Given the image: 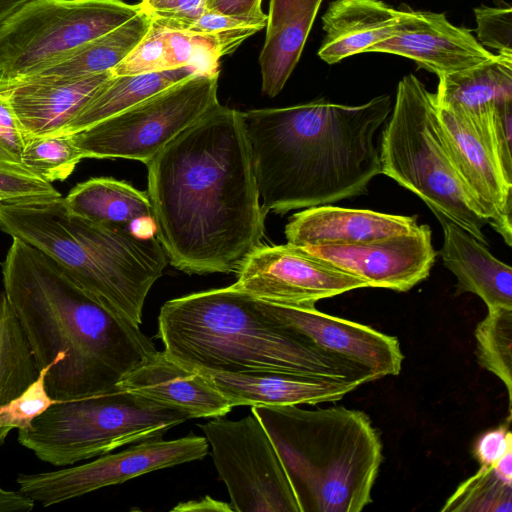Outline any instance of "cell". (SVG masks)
I'll return each instance as SVG.
<instances>
[{
	"label": "cell",
	"mask_w": 512,
	"mask_h": 512,
	"mask_svg": "<svg viewBox=\"0 0 512 512\" xmlns=\"http://www.w3.org/2000/svg\"><path fill=\"white\" fill-rule=\"evenodd\" d=\"M156 238L188 274L237 272L264 237L242 112L218 104L147 164Z\"/></svg>",
	"instance_id": "1"
},
{
	"label": "cell",
	"mask_w": 512,
	"mask_h": 512,
	"mask_svg": "<svg viewBox=\"0 0 512 512\" xmlns=\"http://www.w3.org/2000/svg\"><path fill=\"white\" fill-rule=\"evenodd\" d=\"M6 297L55 401L115 387L158 350L140 325L107 310L40 249L18 239L1 262Z\"/></svg>",
	"instance_id": "2"
},
{
	"label": "cell",
	"mask_w": 512,
	"mask_h": 512,
	"mask_svg": "<svg viewBox=\"0 0 512 512\" xmlns=\"http://www.w3.org/2000/svg\"><path fill=\"white\" fill-rule=\"evenodd\" d=\"M392 106L380 95L357 106L317 99L242 112L263 210L285 214L367 194L381 173L374 137Z\"/></svg>",
	"instance_id": "3"
},
{
	"label": "cell",
	"mask_w": 512,
	"mask_h": 512,
	"mask_svg": "<svg viewBox=\"0 0 512 512\" xmlns=\"http://www.w3.org/2000/svg\"><path fill=\"white\" fill-rule=\"evenodd\" d=\"M157 336L170 357L194 369L325 377L361 385L376 380L368 368L317 347L232 286L165 302Z\"/></svg>",
	"instance_id": "4"
},
{
	"label": "cell",
	"mask_w": 512,
	"mask_h": 512,
	"mask_svg": "<svg viewBox=\"0 0 512 512\" xmlns=\"http://www.w3.org/2000/svg\"><path fill=\"white\" fill-rule=\"evenodd\" d=\"M0 230L52 257L96 302L138 325L168 263L156 237L73 215L61 196L0 203Z\"/></svg>",
	"instance_id": "5"
},
{
	"label": "cell",
	"mask_w": 512,
	"mask_h": 512,
	"mask_svg": "<svg viewBox=\"0 0 512 512\" xmlns=\"http://www.w3.org/2000/svg\"><path fill=\"white\" fill-rule=\"evenodd\" d=\"M270 437L299 512H360L382 462L369 417L343 406H251Z\"/></svg>",
	"instance_id": "6"
},
{
	"label": "cell",
	"mask_w": 512,
	"mask_h": 512,
	"mask_svg": "<svg viewBox=\"0 0 512 512\" xmlns=\"http://www.w3.org/2000/svg\"><path fill=\"white\" fill-rule=\"evenodd\" d=\"M379 148L381 173L418 196L438 220L484 244L489 224L456 171L440 132L434 94L413 74L400 80Z\"/></svg>",
	"instance_id": "7"
},
{
	"label": "cell",
	"mask_w": 512,
	"mask_h": 512,
	"mask_svg": "<svg viewBox=\"0 0 512 512\" xmlns=\"http://www.w3.org/2000/svg\"><path fill=\"white\" fill-rule=\"evenodd\" d=\"M190 419L175 408L118 385L97 394L58 401L18 430L17 440L41 461L66 467L116 448L159 439Z\"/></svg>",
	"instance_id": "8"
},
{
	"label": "cell",
	"mask_w": 512,
	"mask_h": 512,
	"mask_svg": "<svg viewBox=\"0 0 512 512\" xmlns=\"http://www.w3.org/2000/svg\"><path fill=\"white\" fill-rule=\"evenodd\" d=\"M141 10L123 0H29L0 25V92Z\"/></svg>",
	"instance_id": "9"
},
{
	"label": "cell",
	"mask_w": 512,
	"mask_h": 512,
	"mask_svg": "<svg viewBox=\"0 0 512 512\" xmlns=\"http://www.w3.org/2000/svg\"><path fill=\"white\" fill-rule=\"evenodd\" d=\"M218 77L194 74L95 125L72 134L84 158L147 164L219 103Z\"/></svg>",
	"instance_id": "10"
},
{
	"label": "cell",
	"mask_w": 512,
	"mask_h": 512,
	"mask_svg": "<svg viewBox=\"0 0 512 512\" xmlns=\"http://www.w3.org/2000/svg\"><path fill=\"white\" fill-rule=\"evenodd\" d=\"M233 511L299 512L276 449L254 414L199 424Z\"/></svg>",
	"instance_id": "11"
},
{
	"label": "cell",
	"mask_w": 512,
	"mask_h": 512,
	"mask_svg": "<svg viewBox=\"0 0 512 512\" xmlns=\"http://www.w3.org/2000/svg\"><path fill=\"white\" fill-rule=\"evenodd\" d=\"M208 448L206 438L193 433L173 440L150 439L85 464L19 474L16 483L22 494L46 507L156 470L201 460Z\"/></svg>",
	"instance_id": "12"
},
{
	"label": "cell",
	"mask_w": 512,
	"mask_h": 512,
	"mask_svg": "<svg viewBox=\"0 0 512 512\" xmlns=\"http://www.w3.org/2000/svg\"><path fill=\"white\" fill-rule=\"evenodd\" d=\"M231 286L268 303L309 307L319 300L369 287L368 283L290 243L257 247Z\"/></svg>",
	"instance_id": "13"
},
{
	"label": "cell",
	"mask_w": 512,
	"mask_h": 512,
	"mask_svg": "<svg viewBox=\"0 0 512 512\" xmlns=\"http://www.w3.org/2000/svg\"><path fill=\"white\" fill-rule=\"evenodd\" d=\"M488 110L465 113L437 106L440 132L457 173L489 225L511 246L512 182L490 141Z\"/></svg>",
	"instance_id": "14"
},
{
	"label": "cell",
	"mask_w": 512,
	"mask_h": 512,
	"mask_svg": "<svg viewBox=\"0 0 512 512\" xmlns=\"http://www.w3.org/2000/svg\"><path fill=\"white\" fill-rule=\"evenodd\" d=\"M357 277L369 287L405 292L426 279L436 251L428 225L411 232L353 244H324L303 248Z\"/></svg>",
	"instance_id": "15"
},
{
	"label": "cell",
	"mask_w": 512,
	"mask_h": 512,
	"mask_svg": "<svg viewBox=\"0 0 512 512\" xmlns=\"http://www.w3.org/2000/svg\"><path fill=\"white\" fill-rule=\"evenodd\" d=\"M413 60L437 76L463 71L495 58L471 31L451 24L443 13L401 10L392 36L372 46Z\"/></svg>",
	"instance_id": "16"
},
{
	"label": "cell",
	"mask_w": 512,
	"mask_h": 512,
	"mask_svg": "<svg viewBox=\"0 0 512 512\" xmlns=\"http://www.w3.org/2000/svg\"><path fill=\"white\" fill-rule=\"evenodd\" d=\"M257 301L263 311L305 335L317 347L368 368L376 379L396 376L401 371L404 356L394 336L328 315L315 306L294 307Z\"/></svg>",
	"instance_id": "17"
},
{
	"label": "cell",
	"mask_w": 512,
	"mask_h": 512,
	"mask_svg": "<svg viewBox=\"0 0 512 512\" xmlns=\"http://www.w3.org/2000/svg\"><path fill=\"white\" fill-rule=\"evenodd\" d=\"M117 385L189 418L225 416L233 408L205 374L179 363L164 350L129 371Z\"/></svg>",
	"instance_id": "18"
},
{
	"label": "cell",
	"mask_w": 512,
	"mask_h": 512,
	"mask_svg": "<svg viewBox=\"0 0 512 512\" xmlns=\"http://www.w3.org/2000/svg\"><path fill=\"white\" fill-rule=\"evenodd\" d=\"M112 72L81 78L32 77L4 91L26 142L57 134Z\"/></svg>",
	"instance_id": "19"
},
{
	"label": "cell",
	"mask_w": 512,
	"mask_h": 512,
	"mask_svg": "<svg viewBox=\"0 0 512 512\" xmlns=\"http://www.w3.org/2000/svg\"><path fill=\"white\" fill-rule=\"evenodd\" d=\"M417 216L320 205L293 214L285 226L287 243L305 248L353 244L411 232Z\"/></svg>",
	"instance_id": "20"
},
{
	"label": "cell",
	"mask_w": 512,
	"mask_h": 512,
	"mask_svg": "<svg viewBox=\"0 0 512 512\" xmlns=\"http://www.w3.org/2000/svg\"><path fill=\"white\" fill-rule=\"evenodd\" d=\"M199 371L213 382L232 407L336 402L361 385L358 382L325 377Z\"/></svg>",
	"instance_id": "21"
},
{
	"label": "cell",
	"mask_w": 512,
	"mask_h": 512,
	"mask_svg": "<svg viewBox=\"0 0 512 512\" xmlns=\"http://www.w3.org/2000/svg\"><path fill=\"white\" fill-rule=\"evenodd\" d=\"M439 222L444 233L439 255L457 278V293L476 294L488 309H512V268L460 226L448 220Z\"/></svg>",
	"instance_id": "22"
},
{
	"label": "cell",
	"mask_w": 512,
	"mask_h": 512,
	"mask_svg": "<svg viewBox=\"0 0 512 512\" xmlns=\"http://www.w3.org/2000/svg\"><path fill=\"white\" fill-rule=\"evenodd\" d=\"M401 14L382 0H334L322 16L318 56L328 64L368 50L392 36Z\"/></svg>",
	"instance_id": "23"
},
{
	"label": "cell",
	"mask_w": 512,
	"mask_h": 512,
	"mask_svg": "<svg viewBox=\"0 0 512 512\" xmlns=\"http://www.w3.org/2000/svg\"><path fill=\"white\" fill-rule=\"evenodd\" d=\"M323 0H270L265 42L259 56L262 91L276 96L302 54Z\"/></svg>",
	"instance_id": "24"
},
{
	"label": "cell",
	"mask_w": 512,
	"mask_h": 512,
	"mask_svg": "<svg viewBox=\"0 0 512 512\" xmlns=\"http://www.w3.org/2000/svg\"><path fill=\"white\" fill-rule=\"evenodd\" d=\"M194 74L199 73L191 67H178L158 72L111 75L53 136L72 135L85 130Z\"/></svg>",
	"instance_id": "25"
},
{
	"label": "cell",
	"mask_w": 512,
	"mask_h": 512,
	"mask_svg": "<svg viewBox=\"0 0 512 512\" xmlns=\"http://www.w3.org/2000/svg\"><path fill=\"white\" fill-rule=\"evenodd\" d=\"M63 204L73 215L126 229L142 219L153 221L147 191L111 177L90 178L77 184L63 198Z\"/></svg>",
	"instance_id": "26"
},
{
	"label": "cell",
	"mask_w": 512,
	"mask_h": 512,
	"mask_svg": "<svg viewBox=\"0 0 512 512\" xmlns=\"http://www.w3.org/2000/svg\"><path fill=\"white\" fill-rule=\"evenodd\" d=\"M438 78V107L476 113L512 101V57L496 54L490 61Z\"/></svg>",
	"instance_id": "27"
},
{
	"label": "cell",
	"mask_w": 512,
	"mask_h": 512,
	"mask_svg": "<svg viewBox=\"0 0 512 512\" xmlns=\"http://www.w3.org/2000/svg\"><path fill=\"white\" fill-rule=\"evenodd\" d=\"M151 20V15L141 10L121 26L83 44L32 77L81 78L112 71L141 41Z\"/></svg>",
	"instance_id": "28"
},
{
	"label": "cell",
	"mask_w": 512,
	"mask_h": 512,
	"mask_svg": "<svg viewBox=\"0 0 512 512\" xmlns=\"http://www.w3.org/2000/svg\"><path fill=\"white\" fill-rule=\"evenodd\" d=\"M38 375L28 340L4 290H0V404L20 395Z\"/></svg>",
	"instance_id": "29"
},
{
	"label": "cell",
	"mask_w": 512,
	"mask_h": 512,
	"mask_svg": "<svg viewBox=\"0 0 512 512\" xmlns=\"http://www.w3.org/2000/svg\"><path fill=\"white\" fill-rule=\"evenodd\" d=\"M474 334L478 363L504 383L511 415L512 309L489 308L486 317L478 323Z\"/></svg>",
	"instance_id": "30"
},
{
	"label": "cell",
	"mask_w": 512,
	"mask_h": 512,
	"mask_svg": "<svg viewBox=\"0 0 512 512\" xmlns=\"http://www.w3.org/2000/svg\"><path fill=\"white\" fill-rule=\"evenodd\" d=\"M512 482L504 479L492 466H480L447 499L442 512H511Z\"/></svg>",
	"instance_id": "31"
},
{
	"label": "cell",
	"mask_w": 512,
	"mask_h": 512,
	"mask_svg": "<svg viewBox=\"0 0 512 512\" xmlns=\"http://www.w3.org/2000/svg\"><path fill=\"white\" fill-rule=\"evenodd\" d=\"M83 159L70 135L29 139L21 153V163L48 182L64 181Z\"/></svg>",
	"instance_id": "32"
},
{
	"label": "cell",
	"mask_w": 512,
	"mask_h": 512,
	"mask_svg": "<svg viewBox=\"0 0 512 512\" xmlns=\"http://www.w3.org/2000/svg\"><path fill=\"white\" fill-rule=\"evenodd\" d=\"M163 26L166 69L191 67L199 74L219 76L222 53L215 39Z\"/></svg>",
	"instance_id": "33"
},
{
	"label": "cell",
	"mask_w": 512,
	"mask_h": 512,
	"mask_svg": "<svg viewBox=\"0 0 512 512\" xmlns=\"http://www.w3.org/2000/svg\"><path fill=\"white\" fill-rule=\"evenodd\" d=\"M266 24L267 15L244 18L207 9L194 21L171 29L212 37L224 56L232 53L244 40L266 27Z\"/></svg>",
	"instance_id": "34"
},
{
	"label": "cell",
	"mask_w": 512,
	"mask_h": 512,
	"mask_svg": "<svg viewBox=\"0 0 512 512\" xmlns=\"http://www.w3.org/2000/svg\"><path fill=\"white\" fill-rule=\"evenodd\" d=\"M53 364L42 368L37 379L20 395L0 404V447L13 429L28 427L31 422L54 404L45 387V376Z\"/></svg>",
	"instance_id": "35"
},
{
	"label": "cell",
	"mask_w": 512,
	"mask_h": 512,
	"mask_svg": "<svg viewBox=\"0 0 512 512\" xmlns=\"http://www.w3.org/2000/svg\"><path fill=\"white\" fill-rule=\"evenodd\" d=\"M61 194L21 162L0 156V202L18 203L54 199Z\"/></svg>",
	"instance_id": "36"
},
{
	"label": "cell",
	"mask_w": 512,
	"mask_h": 512,
	"mask_svg": "<svg viewBox=\"0 0 512 512\" xmlns=\"http://www.w3.org/2000/svg\"><path fill=\"white\" fill-rule=\"evenodd\" d=\"M165 27L151 20L149 29L137 46L111 72L112 75H131L167 70L164 56Z\"/></svg>",
	"instance_id": "37"
},
{
	"label": "cell",
	"mask_w": 512,
	"mask_h": 512,
	"mask_svg": "<svg viewBox=\"0 0 512 512\" xmlns=\"http://www.w3.org/2000/svg\"><path fill=\"white\" fill-rule=\"evenodd\" d=\"M478 41L498 55L512 57V8L480 6L474 9Z\"/></svg>",
	"instance_id": "38"
},
{
	"label": "cell",
	"mask_w": 512,
	"mask_h": 512,
	"mask_svg": "<svg viewBox=\"0 0 512 512\" xmlns=\"http://www.w3.org/2000/svg\"><path fill=\"white\" fill-rule=\"evenodd\" d=\"M141 9L169 28L194 21L208 9V0H142Z\"/></svg>",
	"instance_id": "39"
},
{
	"label": "cell",
	"mask_w": 512,
	"mask_h": 512,
	"mask_svg": "<svg viewBox=\"0 0 512 512\" xmlns=\"http://www.w3.org/2000/svg\"><path fill=\"white\" fill-rule=\"evenodd\" d=\"M489 127L496 157L506 178L512 182V101L498 103L491 109Z\"/></svg>",
	"instance_id": "40"
},
{
	"label": "cell",
	"mask_w": 512,
	"mask_h": 512,
	"mask_svg": "<svg viewBox=\"0 0 512 512\" xmlns=\"http://www.w3.org/2000/svg\"><path fill=\"white\" fill-rule=\"evenodd\" d=\"M511 415L500 426L481 434L473 445V456L480 466L491 467L512 451Z\"/></svg>",
	"instance_id": "41"
},
{
	"label": "cell",
	"mask_w": 512,
	"mask_h": 512,
	"mask_svg": "<svg viewBox=\"0 0 512 512\" xmlns=\"http://www.w3.org/2000/svg\"><path fill=\"white\" fill-rule=\"evenodd\" d=\"M26 144L21 127L3 93L0 92V156L20 161Z\"/></svg>",
	"instance_id": "42"
},
{
	"label": "cell",
	"mask_w": 512,
	"mask_h": 512,
	"mask_svg": "<svg viewBox=\"0 0 512 512\" xmlns=\"http://www.w3.org/2000/svg\"><path fill=\"white\" fill-rule=\"evenodd\" d=\"M262 0H208V9L244 18H261L266 14L261 8Z\"/></svg>",
	"instance_id": "43"
},
{
	"label": "cell",
	"mask_w": 512,
	"mask_h": 512,
	"mask_svg": "<svg viewBox=\"0 0 512 512\" xmlns=\"http://www.w3.org/2000/svg\"><path fill=\"white\" fill-rule=\"evenodd\" d=\"M35 507V502L19 490H7L0 485V512H28Z\"/></svg>",
	"instance_id": "44"
},
{
	"label": "cell",
	"mask_w": 512,
	"mask_h": 512,
	"mask_svg": "<svg viewBox=\"0 0 512 512\" xmlns=\"http://www.w3.org/2000/svg\"><path fill=\"white\" fill-rule=\"evenodd\" d=\"M29 0H0V25Z\"/></svg>",
	"instance_id": "45"
},
{
	"label": "cell",
	"mask_w": 512,
	"mask_h": 512,
	"mask_svg": "<svg viewBox=\"0 0 512 512\" xmlns=\"http://www.w3.org/2000/svg\"><path fill=\"white\" fill-rule=\"evenodd\" d=\"M1 203V202H0Z\"/></svg>",
	"instance_id": "46"
}]
</instances>
